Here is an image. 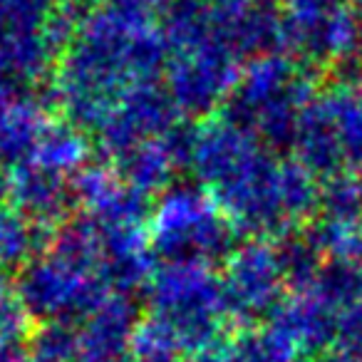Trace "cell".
Listing matches in <instances>:
<instances>
[{"label": "cell", "instance_id": "6da1fadb", "mask_svg": "<svg viewBox=\"0 0 362 362\" xmlns=\"http://www.w3.org/2000/svg\"><path fill=\"white\" fill-rule=\"evenodd\" d=\"M360 197H362V181H360Z\"/></svg>", "mask_w": 362, "mask_h": 362}]
</instances>
